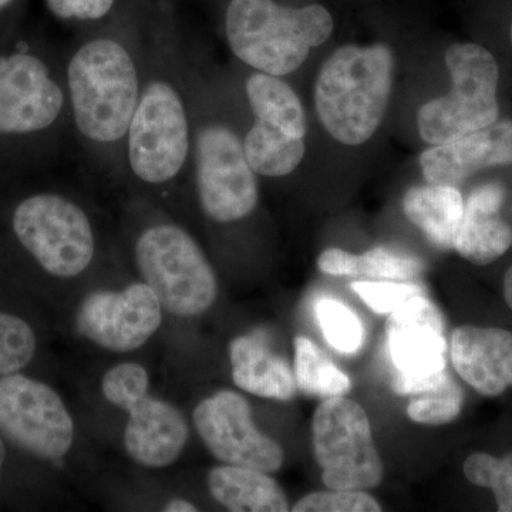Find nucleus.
<instances>
[{"label": "nucleus", "mask_w": 512, "mask_h": 512, "mask_svg": "<svg viewBox=\"0 0 512 512\" xmlns=\"http://www.w3.org/2000/svg\"><path fill=\"white\" fill-rule=\"evenodd\" d=\"M394 57L384 45L343 46L323 63L315 104L326 131L346 146L366 143L389 106Z\"/></svg>", "instance_id": "1"}, {"label": "nucleus", "mask_w": 512, "mask_h": 512, "mask_svg": "<svg viewBox=\"0 0 512 512\" xmlns=\"http://www.w3.org/2000/svg\"><path fill=\"white\" fill-rule=\"evenodd\" d=\"M225 25L234 55L271 76L298 70L312 47L333 32L332 15L323 6L285 8L274 0H232Z\"/></svg>", "instance_id": "2"}, {"label": "nucleus", "mask_w": 512, "mask_h": 512, "mask_svg": "<svg viewBox=\"0 0 512 512\" xmlns=\"http://www.w3.org/2000/svg\"><path fill=\"white\" fill-rule=\"evenodd\" d=\"M69 86L74 119L90 140L111 143L127 133L138 104L137 70L120 43L93 40L73 56Z\"/></svg>", "instance_id": "3"}, {"label": "nucleus", "mask_w": 512, "mask_h": 512, "mask_svg": "<svg viewBox=\"0 0 512 512\" xmlns=\"http://www.w3.org/2000/svg\"><path fill=\"white\" fill-rule=\"evenodd\" d=\"M453 90L421 106L419 133L431 146L448 143L491 126L498 119L497 60L483 46L457 43L446 53Z\"/></svg>", "instance_id": "4"}, {"label": "nucleus", "mask_w": 512, "mask_h": 512, "mask_svg": "<svg viewBox=\"0 0 512 512\" xmlns=\"http://www.w3.org/2000/svg\"><path fill=\"white\" fill-rule=\"evenodd\" d=\"M136 261L161 306L175 316L201 315L217 301L214 269L184 229L174 225L147 229L138 239Z\"/></svg>", "instance_id": "5"}, {"label": "nucleus", "mask_w": 512, "mask_h": 512, "mask_svg": "<svg viewBox=\"0 0 512 512\" xmlns=\"http://www.w3.org/2000/svg\"><path fill=\"white\" fill-rule=\"evenodd\" d=\"M148 386L147 370L137 363L113 367L101 382L104 397L130 416L124 431L128 456L140 466L163 468L183 454L190 431L177 407L151 397Z\"/></svg>", "instance_id": "6"}, {"label": "nucleus", "mask_w": 512, "mask_h": 512, "mask_svg": "<svg viewBox=\"0 0 512 512\" xmlns=\"http://www.w3.org/2000/svg\"><path fill=\"white\" fill-rule=\"evenodd\" d=\"M313 450L330 490H369L382 483L383 463L365 410L343 396L319 404L313 416Z\"/></svg>", "instance_id": "7"}, {"label": "nucleus", "mask_w": 512, "mask_h": 512, "mask_svg": "<svg viewBox=\"0 0 512 512\" xmlns=\"http://www.w3.org/2000/svg\"><path fill=\"white\" fill-rule=\"evenodd\" d=\"M20 244L50 275L82 274L94 255L93 229L82 208L60 195L42 194L20 202L13 214Z\"/></svg>", "instance_id": "8"}, {"label": "nucleus", "mask_w": 512, "mask_h": 512, "mask_svg": "<svg viewBox=\"0 0 512 512\" xmlns=\"http://www.w3.org/2000/svg\"><path fill=\"white\" fill-rule=\"evenodd\" d=\"M386 340L397 394L429 392L450 376L443 315L426 295L414 296L390 313Z\"/></svg>", "instance_id": "9"}, {"label": "nucleus", "mask_w": 512, "mask_h": 512, "mask_svg": "<svg viewBox=\"0 0 512 512\" xmlns=\"http://www.w3.org/2000/svg\"><path fill=\"white\" fill-rule=\"evenodd\" d=\"M188 150L183 101L167 83H151L128 127V157L134 174L146 183H165L183 168Z\"/></svg>", "instance_id": "10"}, {"label": "nucleus", "mask_w": 512, "mask_h": 512, "mask_svg": "<svg viewBox=\"0 0 512 512\" xmlns=\"http://www.w3.org/2000/svg\"><path fill=\"white\" fill-rule=\"evenodd\" d=\"M0 434L33 456L56 461L69 453L74 426L55 390L12 373L0 379Z\"/></svg>", "instance_id": "11"}, {"label": "nucleus", "mask_w": 512, "mask_h": 512, "mask_svg": "<svg viewBox=\"0 0 512 512\" xmlns=\"http://www.w3.org/2000/svg\"><path fill=\"white\" fill-rule=\"evenodd\" d=\"M197 180L202 210L212 220L234 222L254 211L255 171L244 144L229 128L211 126L198 134Z\"/></svg>", "instance_id": "12"}, {"label": "nucleus", "mask_w": 512, "mask_h": 512, "mask_svg": "<svg viewBox=\"0 0 512 512\" xmlns=\"http://www.w3.org/2000/svg\"><path fill=\"white\" fill-rule=\"evenodd\" d=\"M194 423L205 446L222 463L275 473L284 464V451L258 430L251 407L241 394L218 392L198 404Z\"/></svg>", "instance_id": "13"}, {"label": "nucleus", "mask_w": 512, "mask_h": 512, "mask_svg": "<svg viewBox=\"0 0 512 512\" xmlns=\"http://www.w3.org/2000/svg\"><path fill=\"white\" fill-rule=\"evenodd\" d=\"M161 308L156 293L146 282L120 292H94L80 308L77 328L100 348L133 352L160 328Z\"/></svg>", "instance_id": "14"}, {"label": "nucleus", "mask_w": 512, "mask_h": 512, "mask_svg": "<svg viewBox=\"0 0 512 512\" xmlns=\"http://www.w3.org/2000/svg\"><path fill=\"white\" fill-rule=\"evenodd\" d=\"M62 107V90L42 60L25 53L0 57V136L45 130Z\"/></svg>", "instance_id": "15"}, {"label": "nucleus", "mask_w": 512, "mask_h": 512, "mask_svg": "<svg viewBox=\"0 0 512 512\" xmlns=\"http://www.w3.org/2000/svg\"><path fill=\"white\" fill-rule=\"evenodd\" d=\"M512 165V121L491 126L433 146L420 157L427 183L457 187L470 175L490 167Z\"/></svg>", "instance_id": "16"}, {"label": "nucleus", "mask_w": 512, "mask_h": 512, "mask_svg": "<svg viewBox=\"0 0 512 512\" xmlns=\"http://www.w3.org/2000/svg\"><path fill=\"white\" fill-rule=\"evenodd\" d=\"M458 375L476 392L500 396L512 386V333L498 328L461 326L451 338Z\"/></svg>", "instance_id": "17"}, {"label": "nucleus", "mask_w": 512, "mask_h": 512, "mask_svg": "<svg viewBox=\"0 0 512 512\" xmlns=\"http://www.w3.org/2000/svg\"><path fill=\"white\" fill-rule=\"evenodd\" d=\"M505 190L500 184H485L471 192L464 205L463 220L454 248L467 261L488 265L512 245V228L500 218Z\"/></svg>", "instance_id": "18"}, {"label": "nucleus", "mask_w": 512, "mask_h": 512, "mask_svg": "<svg viewBox=\"0 0 512 512\" xmlns=\"http://www.w3.org/2000/svg\"><path fill=\"white\" fill-rule=\"evenodd\" d=\"M232 379L239 389L288 402L296 393L295 373L284 357L276 355L261 339L241 336L231 343Z\"/></svg>", "instance_id": "19"}, {"label": "nucleus", "mask_w": 512, "mask_h": 512, "mask_svg": "<svg viewBox=\"0 0 512 512\" xmlns=\"http://www.w3.org/2000/svg\"><path fill=\"white\" fill-rule=\"evenodd\" d=\"M212 497L229 511L286 512L288 498L281 485L264 471L239 466L212 468L208 476Z\"/></svg>", "instance_id": "20"}, {"label": "nucleus", "mask_w": 512, "mask_h": 512, "mask_svg": "<svg viewBox=\"0 0 512 512\" xmlns=\"http://www.w3.org/2000/svg\"><path fill=\"white\" fill-rule=\"evenodd\" d=\"M403 210L434 247L454 248L464 215V201L457 187L429 184L410 188L403 198Z\"/></svg>", "instance_id": "21"}, {"label": "nucleus", "mask_w": 512, "mask_h": 512, "mask_svg": "<svg viewBox=\"0 0 512 512\" xmlns=\"http://www.w3.org/2000/svg\"><path fill=\"white\" fill-rule=\"evenodd\" d=\"M247 96L256 120L293 138H305V113L288 84L271 74L256 73L248 79Z\"/></svg>", "instance_id": "22"}, {"label": "nucleus", "mask_w": 512, "mask_h": 512, "mask_svg": "<svg viewBox=\"0 0 512 512\" xmlns=\"http://www.w3.org/2000/svg\"><path fill=\"white\" fill-rule=\"evenodd\" d=\"M252 170L264 177H285L296 170L305 156L303 138H293L255 121L244 141Z\"/></svg>", "instance_id": "23"}, {"label": "nucleus", "mask_w": 512, "mask_h": 512, "mask_svg": "<svg viewBox=\"0 0 512 512\" xmlns=\"http://www.w3.org/2000/svg\"><path fill=\"white\" fill-rule=\"evenodd\" d=\"M295 380L303 393L312 396H345L349 392L350 379L311 339L298 336L295 339Z\"/></svg>", "instance_id": "24"}, {"label": "nucleus", "mask_w": 512, "mask_h": 512, "mask_svg": "<svg viewBox=\"0 0 512 512\" xmlns=\"http://www.w3.org/2000/svg\"><path fill=\"white\" fill-rule=\"evenodd\" d=\"M316 319L326 342L343 355H353L365 342L362 320L345 303L332 298L319 299L315 305Z\"/></svg>", "instance_id": "25"}, {"label": "nucleus", "mask_w": 512, "mask_h": 512, "mask_svg": "<svg viewBox=\"0 0 512 512\" xmlns=\"http://www.w3.org/2000/svg\"><path fill=\"white\" fill-rule=\"evenodd\" d=\"M463 390L448 376L446 382L429 392L414 394L407 406V416L426 426H443L456 420L463 407Z\"/></svg>", "instance_id": "26"}, {"label": "nucleus", "mask_w": 512, "mask_h": 512, "mask_svg": "<svg viewBox=\"0 0 512 512\" xmlns=\"http://www.w3.org/2000/svg\"><path fill=\"white\" fill-rule=\"evenodd\" d=\"M36 350V338L25 320L0 312V376L18 373L28 366Z\"/></svg>", "instance_id": "27"}, {"label": "nucleus", "mask_w": 512, "mask_h": 512, "mask_svg": "<svg viewBox=\"0 0 512 512\" xmlns=\"http://www.w3.org/2000/svg\"><path fill=\"white\" fill-rule=\"evenodd\" d=\"M423 262L414 256L377 247L356 256V276L376 281H413L423 272Z\"/></svg>", "instance_id": "28"}, {"label": "nucleus", "mask_w": 512, "mask_h": 512, "mask_svg": "<svg viewBox=\"0 0 512 512\" xmlns=\"http://www.w3.org/2000/svg\"><path fill=\"white\" fill-rule=\"evenodd\" d=\"M352 289L379 315H390L414 296L426 295L423 286L410 281H356Z\"/></svg>", "instance_id": "29"}, {"label": "nucleus", "mask_w": 512, "mask_h": 512, "mask_svg": "<svg viewBox=\"0 0 512 512\" xmlns=\"http://www.w3.org/2000/svg\"><path fill=\"white\" fill-rule=\"evenodd\" d=\"M293 512H380L382 507L365 490H330L305 495Z\"/></svg>", "instance_id": "30"}, {"label": "nucleus", "mask_w": 512, "mask_h": 512, "mask_svg": "<svg viewBox=\"0 0 512 512\" xmlns=\"http://www.w3.org/2000/svg\"><path fill=\"white\" fill-rule=\"evenodd\" d=\"M46 5L56 18L97 20L110 12L114 0H46Z\"/></svg>", "instance_id": "31"}, {"label": "nucleus", "mask_w": 512, "mask_h": 512, "mask_svg": "<svg viewBox=\"0 0 512 512\" xmlns=\"http://www.w3.org/2000/svg\"><path fill=\"white\" fill-rule=\"evenodd\" d=\"M497 500L498 511L512 512V453L497 460L490 487Z\"/></svg>", "instance_id": "32"}, {"label": "nucleus", "mask_w": 512, "mask_h": 512, "mask_svg": "<svg viewBox=\"0 0 512 512\" xmlns=\"http://www.w3.org/2000/svg\"><path fill=\"white\" fill-rule=\"evenodd\" d=\"M356 256L339 248H329L320 254L318 268L323 274L356 276Z\"/></svg>", "instance_id": "33"}, {"label": "nucleus", "mask_w": 512, "mask_h": 512, "mask_svg": "<svg viewBox=\"0 0 512 512\" xmlns=\"http://www.w3.org/2000/svg\"><path fill=\"white\" fill-rule=\"evenodd\" d=\"M497 460L498 458L490 456V454H473L464 463V476L467 477L470 483L478 485V487L488 488Z\"/></svg>", "instance_id": "34"}, {"label": "nucleus", "mask_w": 512, "mask_h": 512, "mask_svg": "<svg viewBox=\"0 0 512 512\" xmlns=\"http://www.w3.org/2000/svg\"><path fill=\"white\" fill-rule=\"evenodd\" d=\"M164 511L167 512H195L198 511L194 504L185 500H173L165 505Z\"/></svg>", "instance_id": "35"}, {"label": "nucleus", "mask_w": 512, "mask_h": 512, "mask_svg": "<svg viewBox=\"0 0 512 512\" xmlns=\"http://www.w3.org/2000/svg\"><path fill=\"white\" fill-rule=\"evenodd\" d=\"M504 298L507 305L512 309V266L508 269L504 278Z\"/></svg>", "instance_id": "36"}, {"label": "nucleus", "mask_w": 512, "mask_h": 512, "mask_svg": "<svg viewBox=\"0 0 512 512\" xmlns=\"http://www.w3.org/2000/svg\"><path fill=\"white\" fill-rule=\"evenodd\" d=\"M5 458H6L5 444H3L2 439H0V474H2V468H3V463H5Z\"/></svg>", "instance_id": "37"}, {"label": "nucleus", "mask_w": 512, "mask_h": 512, "mask_svg": "<svg viewBox=\"0 0 512 512\" xmlns=\"http://www.w3.org/2000/svg\"><path fill=\"white\" fill-rule=\"evenodd\" d=\"M13 0H0V10L5 9L6 6H9Z\"/></svg>", "instance_id": "38"}, {"label": "nucleus", "mask_w": 512, "mask_h": 512, "mask_svg": "<svg viewBox=\"0 0 512 512\" xmlns=\"http://www.w3.org/2000/svg\"><path fill=\"white\" fill-rule=\"evenodd\" d=\"M511 43H512V25H511Z\"/></svg>", "instance_id": "39"}]
</instances>
